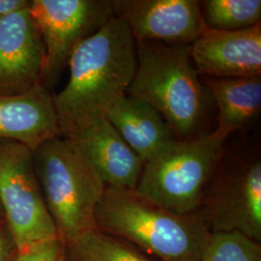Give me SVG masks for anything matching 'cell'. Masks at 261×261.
Segmentation results:
<instances>
[{
  "label": "cell",
  "instance_id": "1",
  "mask_svg": "<svg viewBox=\"0 0 261 261\" xmlns=\"http://www.w3.org/2000/svg\"><path fill=\"white\" fill-rule=\"evenodd\" d=\"M70 77L54 95L60 130L99 114L127 93L138 67L137 44L128 25L114 15L75 47Z\"/></svg>",
  "mask_w": 261,
  "mask_h": 261
},
{
  "label": "cell",
  "instance_id": "2",
  "mask_svg": "<svg viewBox=\"0 0 261 261\" xmlns=\"http://www.w3.org/2000/svg\"><path fill=\"white\" fill-rule=\"evenodd\" d=\"M96 229L161 261H201L209 230L201 215H177L135 190L106 187L95 213Z\"/></svg>",
  "mask_w": 261,
  "mask_h": 261
},
{
  "label": "cell",
  "instance_id": "3",
  "mask_svg": "<svg viewBox=\"0 0 261 261\" xmlns=\"http://www.w3.org/2000/svg\"><path fill=\"white\" fill-rule=\"evenodd\" d=\"M136 44L138 67L126 94L152 106L178 140L195 138L205 115L206 95L190 45Z\"/></svg>",
  "mask_w": 261,
  "mask_h": 261
},
{
  "label": "cell",
  "instance_id": "4",
  "mask_svg": "<svg viewBox=\"0 0 261 261\" xmlns=\"http://www.w3.org/2000/svg\"><path fill=\"white\" fill-rule=\"evenodd\" d=\"M32 152L58 237L68 244L95 229V213L106 186L82 152L62 137L45 141Z\"/></svg>",
  "mask_w": 261,
  "mask_h": 261
},
{
  "label": "cell",
  "instance_id": "5",
  "mask_svg": "<svg viewBox=\"0 0 261 261\" xmlns=\"http://www.w3.org/2000/svg\"><path fill=\"white\" fill-rule=\"evenodd\" d=\"M226 139L215 130L170 141L144 164L135 191L174 214L196 213L219 167Z\"/></svg>",
  "mask_w": 261,
  "mask_h": 261
},
{
  "label": "cell",
  "instance_id": "6",
  "mask_svg": "<svg viewBox=\"0 0 261 261\" xmlns=\"http://www.w3.org/2000/svg\"><path fill=\"white\" fill-rule=\"evenodd\" d=\"M0 207L17 251L58 237L38 182L33 152L0 140Z\"/></svg>",
  "mask_w": 261,
  "mask_h": 261
},
{
  "label": "cell",
  "instance_id": "7",
  "mask_svg": "<svg viewBox=\"0 0 261 261\" xmlns=\"http://www.w3.org/2000/svg\"><path fill=\"white\" fill-rule=\"evenodd\" d=\"M29 10L44 46L42 84H56L75 47L113 16L109 0H31Z\"/></svg>",
  "mask_w": 261,
  "mask_h": 261
},
{
  "label": "cell",
  "instance_id": "8",
  "mask_svg": "<svg viewBox=\"0 0 261 261\" xmlns=\"http://www.w3.org/2000/svg\"><path fill=\"white\" fill-rule=\"evenodd\" d=\"M200 215L211 232L236 231L260 243V159H245L225 168Z\"/></svg>",
  "mask_w": 261,
  "mask_h": 261
},
{
  "label": "cell",
  "instance_id": "9",
  "mask_svg": "<svg viewBox=\"0 0 261 261\" xmlns=\"http://www.w3.org/2000/svg\"><path fill=\"white\" fill-rule=\"evenodd\" d=\"M60 137L71 141L82 152L105 186L136 190L144 164L106 114L62 128Z\"/></svg>",
  "mask_w": 261,
  "mask_h": 261
},
{
  "label": "cell",
  "instance_id": "10",
  "mask_svg": "<svg viewBox=\"0 0 261 261\" xmlns=\"http://www.w3.org/2000/svg\"><path fill=\"white\" fill-rule=\"evenodd\" d=\"M112 9L136 41L191 45L208 28L196 0H115Z\"/></svg>",
  "mask_w": 261,
  "mask_h": 261
},
{
  "label": "cell",
  "instance_id": "11",
  "mask_svg": "<svg viewBox=\"0 0 261 261\" xmlns=\"http://www.w3.org/2000/svg\"><path fill=\"white\" fill-rule=\"evenodd\" d=\"M44 57V46L29 5L18 13L2 18L0 95L27 93L43 85Z\"/></svg>",
  "mask_w": 261,
  "mask_h": 261
},
{
  "label": "cell",
  "instance_id": "12",
  "mask_svg": "<svg viewBox=\"0 0 261 261\" xmlns=\"http://www.w3.org/2000/svg\"><path fill=\"white\" fill-rule=\"evenodd\" d=\"M199 74L216 79L261 75V24L234 31L207 28L190 45Z\"/></svg>",
  "mask_w": 261,
  "mask_h": 261
},
{
  "label": "cell",
  "instance_id": "13",
  "mask_svg": "<svg viewBox=\"0 0 261 261\" xmlns=\"http://www.w3.org/2000/svg\"><path fill=\"white\" fill-rule=\"evenodd\" d=\"M58 137L54 95L44 85L27 93L0 95V140L19 142L33 151Z\"/></svg>",
  "mask_w": 261,
  "mask_h": 261
},
{
  "label": "cell",
  "instance_id": "14",
  "mask_svg": "<svg viewBox=\"0 0 261 261\" xmlns=\"http://www.w3.org/2000/svg\"><path fill=\"white\" fill-rule=\"evenodd\" d=\"M106 116L143 164L170 141L177 140L152 106L127 94L112 103Z\"/></svg>",
  "mask_w": 261,
  "mask_h": 261
},
{
  "label": "cell",
  "instance_id": "15",
  "mask_svg": "<svg viewBox=\"0 0 261 261\" xmlns=\"http://www.w3.org/2000/svg\"><path fill=\"white\" fill-rule=\"evenodd\" d=\"M207 91L218 108L216 130L226 138L249 125L260 112L261 75L205 81Z\"/></svg>",
  "mask_w": 261,
  "mask_h": 261
},
{
  "label": "cell",
  "instance_id": "16",
  "mask_svg": "<svg viewBox=\"0 0 261 261\" xmlns=\"http://www.w3.org/2000/svg\"><path fill=\"white\" fill-rule=\"evenodd\" d=\"M66 252L68 261H152L130 243L96 228L66 244Z\"/></svg>",
  "mask_w": 261,
  "mask_h": 261
},
{
  "label": "cell",
  "instance_id": "17",
  "mask_svg": "<svg viewBox=\"0 0 261 261\" xmlns=\"http://www.w3.org/2000/svg\"><path fill=\"white\" fill-rule=\"evenodd\" d=\"M200 6L210 29L234 31L260 23V0H206Z\"/></svg>",
  "mask_w": 261,
  "mask_h": 261
},
{
  "label": "cell",
  "instance_id": "18",
  "mask_svg": "<svg viewBox=\"0 0 261 261\" xmlns=\"http://www.w3.org/2000/svg\"><path fill=\"white\" fill-rule=\"evenodd\" d=\"M201 261H261V245L236 231L211 232Z\"/></svg>",
  "mask_w": 261,
  "mask_h": 261
},
{
  "label": "cell",
  "instance_id": "19",
  "mask_svg": "<svg viewBox=\"0 0 261 261\" xmlns=\"http://www.w3.org/2000/svg\"><path fill=\"white\" fill-rule=\"evenodd\" d=\"M10 261H68L66 244L59 237L35 243L16 250Z\"/></svg>",
  "mask_w": 261,
  "mask_h": 261
},
{
  "label": "cell",
  "instance_id": "20",
  "mask_svg": "<svg viewBox=\"0 0 261 261\" xmlns=\"http://www.w3.org/2000/svg\"><path fill=\"white\" fill-rule=\"evenodd\" d=\"M16 252L15 245L11 238L4 220H0V261H10Z\"/></svg>",
  "mask_w": 261,
  "mask_h": 261
},
{
  "label": "cell",
  "instance_id": "21",
  "mask_svg": "<svg viewBox=\"0 0 261 261\" xmlns=\"http://www.w3.org/2000/svg\"><path fill=\"white\" fill-rule=\"evenodd\" d=\"M29 0H0V19L27 8Z\"/></svg>",
  "mask_w": 261,
  "mask_h": 261
},
{
  "label": "cell",
  "instance_id": "22",
  "mask_svg": "<svg viewBox=\"0 0 261 261\" xmlns=\"http://www.w3.org/2000/svg\"><path fill=\"white\" fill-rule=\"evenodd\" d=\"M3 219V214H2V210H1V207H0V220Z\"/></svg>",
  "mask_w": 261,
  "mask_h": 261
},
{
  "label": "cell",
  "instance_id": "23",
  "mask_svg": "<svg viewBox=\"0 0 261 261\" xmlns=\"http://www.w3.org/2000/svg\"><path fill=\"white\" fill-rule=\"evenodd\" d=\"M0 20H1V19H0Z\"/></svg>",
  "mask_w": 261,
  "mask_h": 261
}]
</instances>
